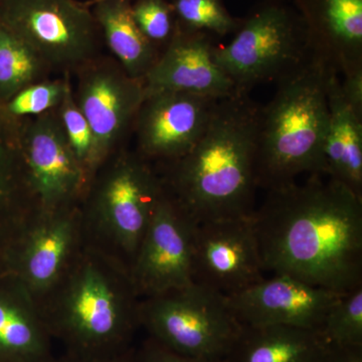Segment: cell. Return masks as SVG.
Wrapping results in <instances>:
<instances>
[{"label": "cell", "instance_id": "cell-1", "mask_svg": "<svg viewBox=\"0 0 362 362\" xmlns=\"http://www.w3.org/2000/svg\"><path fill=\"white\" fill-rule=\"evenodd\" d=\"M252 223L266 272L337 293L362 285V199L342 183L311 175L268 190Z\"/></svg>", "mask_w": 362, "mask_h": 362}, {"label": "cell", "instance_id": "cell-2", "mask_svg": "<svg viewBox=\"0 0 362 362\" xmlns=\"http://www.w3.org/2000/svg\"><path fill=\"white\" fill-rule=\"evenodd\" d=\"M259 108L250 93L218 100L194 148L156 166L166 194L195 225L250 218L256 211Z\"/></svg>", "mask_w": 362, "mask_h": 362}, {"label": "cell", "instance_id": "cell-3", "mask_svg": "<svg viewBox=\"0 0 362 362\" xmlns=\"http://www.w3.org/2000/svg\"><path fill=\"white\" fill-rule=\"evenodd\" d=\"M139 302L129 272L84 246L61 283L40 304L47 330L64 356L106 358L133 347Z\"/></svg>", "mask_w": 362, "mask_h": 362}, {"label": "cell", "instance_id": "cell-4", "mask_svg": "<svg viewBox=\"0 0 362 362\" xmlns=\"http://www.w3.org/2000/svg\"><path fill=\"white\" fill-rule=\"evenodd\" d=\"M331 69L314 57L277 83L275 95L261 106L257 138V183L272 190L298 176L322 175L327 133V80Z\"/></svg>", "mask_w": 362, "mask_h": 362}, {"label": "cell", "instance_id": "cell-5", "mask_svg": "<svg viewBox=\"0 0 362 362\" xmlns=\"http://www.w3.org/2000/svg\"><path fill=\"white\" fill-rule=\"evenodd\" d=\"M163 195L156 166L119 149L98 168L81 202L85 246L129 272Z\"/></svg>", "mask_w": 362, "mask_h": 362}, {"label": "cell", "instance_id": "cell-6", "mask_svg": "<svg viewBox=\"0 0 362 362\" xmlns=\"http://www.w3.org/2000/svg\"><path fill=\"white\" fill-rule=\"evenodd\" d=\"M139 323L162 346L207 361L225 359L244 329L226 296L194 283L140 299Z\"/></svg>", "mask_w": 362, "mask_h": 362}, {"label": "cell", "instance_id": "cell-7", "mask_svg": "<svg viewBox=\"0 0 362 362\" xmlns=\"http://www.w3.org/2000/svg\"><path fill=\"white\" fill-rule=\"evenodd\" d=\"M0 23L63 76L101 56L96 20L75 0H0Z\"/></svg>", "mask_w": 362, "mask_h": 362}, {"label": "cell", "instance_id": "cell-8", "mask_svg": "<svg viewBox=\"0 0 362 362\" xmlns=\"http://www.w3.org/2000/svg\"><path fill=\"white\" fill-rule=\"evenodd\" d=\"M314 58L308 35L284 11L267 8L238 32L232 42L216 47V59L239 93L277 83Z\"/></svg>", "mask_w": 362, "mask_h": 362}, {"label": "cell", "instance_id": "cell-9", "mask_svg": "<svg viewBox=\"0 0 362 362\" xmlns=\"http://www.w3.org/2000/svg\"><path fill=\"white\" fill-rule=\"evenodd\" d=\"M18 140L28 185L40 211L81 204L90 181L69 143L58 108L21 119Z\"/></svg>", "mask_w": 362, "mask_h": 362}, {"label": "cell", "instance_id": "cell-10", "mask_svg": "<svg viewBox=\"0 0 362 362\" xmlns=\"http://www.w3.org/2000/svg\"><path fill=\"white\" fill-rule=\"evenodd\" d=\"M76 104L89 123L95 141L97 170L123 148L145 99L143 80L128 75L115 59L99 56L76 71Z\"/></svg>", "mask_w": 362, "mask_h": 362}, {"label": "cell", "instance_id": "cell-11", "mask_svg": "<svg viewBox=\"0 0 362 362\" xmlns=\"http://www.w3.org/2000/svg\"><path fill=\"white\" fill-rule=\"evenodd\" d=\"M84 246L81 204L40 211L16 243L6 272L20 281L40 306L65 277Z\"/></svg>", "mask_w": 362, "mask_h": 362}, {"label": "cell", "instance_id": "cell-12", "mask_svg": "<svg viewBox=\"0 0 362 362\" xmlns=\"http://www.w3.org/2000/svg\"><path fill=\"white\" fill-rule=\"evenodd\" d=\"M265 272L252 216L194 226V284L228 297L263 280Z\"/></svg>", "mask_w": 362, "mask_h": 362}, {"label": "cell", "instance_id": "cell-13", "mask_svg": "<svg viewBox=\"0 0 362 362\" xmlns=\"http://www.w3.org/2000/svg\"><path fill=\"white\" fill-rule=\"evenodd\" d=\"M194 226L164 190L129 271L140 299L194 283Z\"/></svg>", "mask_w": 362, "mask_h": 362}, {"label": "cell", "instance_id": "cell-14", "mask_svg": "<svg viewBox=\"0 0 362 362\" xmlns=\"http://www.w3.org/2000/svg\"><path fill=\"white\" fill-rule=\"evenodd\" d=\"M218 100L181 92L145 96L136 117V152L156 166L194 148L211 121Z\"/></svg>", "mask_w": 362, "mask_h": 362}, {"label": "cell", "instance_id": "cell-15", "mask_svg": "<svg viewBox=\"0 0 362 362\" xmlns=\"http://www.w3.org/2000/svg\"><path fill=\"white\" fill-rule=\"evenodd\" d=\"M342 294L287 274H274L226 300L244 326H287L319 331L326 314Z\"/></svg>", "mask_w": 362, "mask_h": 362}, {"label": "cell", "instance_id": "cell-16", "mask_svg": "<svg viewBox=\"0 0 362 362\" xmlns=\"http://www.w3.org/2000/svg\"><path fill=\"white\" fill-rule=\"evenodd\" d=\"M216 49L199 30L175 33L143 78L145 96L181 92L225 99L239 93L216 62Z\"/></svg>", "mask_w": 362, "mask_h": 362}, {"label": "cell", "instance_id": "cell-17", "mask_svg": "<svg viewBox=\"0 0 362 362\" xmlns=\"http://www.w3.org/2000/svg\"><path fill=\"white\" fill-rule=\"evenodd\" d=\"M39 305L9 272L0 273V362H56Z\"/></svg>", "mask_w": 362, "mask_h": 362}, {"label": "cell", "instance_id": "cell-18", "mask_svg": "<svg viewBox=\"0 0 362 362\" xmlns=\"http://www.w3.org/2000/svg\"><path fill=\"white\" fill-rule=\"evenodd\" d=\"M18 128L20 120L0 106V272L40 211L21 158Z\"/></svg>", "mask_w": 362, "mask_h": 362}, {"label": "cell", "instance_id": "cell-19", "mask_svg": "<svg viewBox=\"0 0 362 362\" xmlns=\"http://www.w3.org/2000/svg\"><path fill=\"white\" fill-rule=\"evenodd\" d=\"M329 118L322 154V175L342 183L362 199V117L343 94L341 80L330 70L327 80Z\"/></svg>", "mask_w": 362, "mask_h": 362}, {"label": "cell", "instance_id": "cell-20", "mask_svg": "<svg viewBox=\"0 0 362 362\" xmlns=\"http://www.w3.org/2000/svg\"><path fill=\"white\" fill-rule=\"evenodd\" d=\"M330 345L317 330L244 326L226 362H324Z\"/></svg>", "mask_w": 362, "mask_h": 362}, {"label": "cell", "instance_id": "cell-21", "mask_svg": "<svg viewBox=\"0 0 362 362\" xmlns=\"http://www.w3.org/2000/svg\"><path fill=\"white\" fill-rule=\"evenodd\" d=\"M95 20L114 59L128 75L143 80L160 52L140 30L127 0H97Z\"/></svg>", "mask_w": 362, "mask_h": 362}, {"label": "cell", "instance_id": "cell-22", "mask_svg": "<svg viewBox=\"0 0 362 362\" xmlns=\"http://www.w3.org/2000/svg\"><path fill=\"white\" fill-rule=\"evenodd\" d=\"M52 71L35 52L0 23V105Z\"/></svg>", "mask_w": 362, "mask_h": 362}, {"label": "cell", "instance_id": "cell-23", "mask_svg": "<svg viewBox=\"0 0 362 362\" xmlns=\"http://www.w3.org/2000/svg\"><path fill=\"white\" fill-rule=\"evenodd\" d=\"M319 332L331 346H362V285L338 298Z\"/></svg>", "mask_w": 362, "mask_h": 362}, {"label": "cell", "instance_id": "cell-24", "mask_svg": "<svg viewBox=\"0 0 362 362\" xmlns=\"http://www.w3.org/2000/svg\"><path fill=\"white\" fill-rule=\"evenodd\" d=\"M70 82L69 74L57 80L47 78L28 86L0 106L6 116L16 120L42 115L58 108Z\"/></svg>", "mask_w": 362, "mask_h": 362}, {"label": "cell", "instance_id": "cell-25", "mask_svg": "<svg viewBox=\"0 0 362 362\" xmlns=\"http://www.w3.org/2000/svg\"><path fill=\"white\" fill-rule=\"evenodd\" d=\"M58 112L71 149L90 181L97 171L94 137L89 123L76 104L71 82Z\"/></svg>", "mask_w": 362, "mask_h": 362}, {"label": "cell", "instance_id": "cell-26", "mask_svg": "<svg viewBox=\"0 0 362 362\" xmlns=\"http://www.w3.org/2000/svg\"><path fill=\"white\" fill-rule=\"evenodd\" d=\"M175 9L190 30L225 35L235 25L218 0H176Z\"/></svg>", "mask_w": 362, "mask_h": 362}, {"label": "cell", "instance_id": "cell-27", "mask_svg": "<svg viewBox=\"0 0 362 362\" xmlns=\"http://www.w3.org/2000/svg\"><path fill=\"white\" fill-rule=\"evenodd\" d=\"M132 11L140 30L156 47L173 39L170 11L163 0H140Z\"/></svg>", "mask_w": 362, "mask_h": 362}, {"label": "cell", "instance_id": "cell-28", "mask_svg": "<svg viewBox=\"0 0 362 362\" xmlns=\"http://www.w3.org/2000/svg\"><path fill=\"white\" fill-rule=\"evenodd\" d=\"M134 362H226L223 361H207L181 356L162 346L156 340L147 337L138 347H134Z\"/></svg>", "mask_w": 362, "mask_h": 362}, {"label": "cell", "instance_id": "cell-29", "mask_svg": "<svg viewBox=\"0 0 362 362\" xmlns=\"http://www.w3.org/2000/svg\"><path fill=\"white\" fill-rule=\"evenodd\" d=\"M343 94L357 115L362 117V73L340 78Z\"/></svg>", "mask_w": 362, "mask_h": 362}, {"label": "cell", "instance_id": "cell-30", "mask_svg": "<svg viewBox=\"0 0 362 362\" xmlns=\"http://www.w3.org/2000/svg\"><path fill=\"white\" fill-rule=\"evenodd\" d=\"M324 362H362V346H331Z\"/></svg>", "mask_w": 362, "mask_h": 362}, {"label": "cell", "instance_id": "cell-31", "mask_svg": "<svg viewBox=\"0 0 362 362\" xmlns=\"http://www.w3.org/2000/svg\"><path fill=\"white\" fill-rule=\"evenodd\" d=\"M133 354H134V346L118 356L106 357V358L78 359L62 354L61 356L57 357L56 362H134Z\"/></svg>", "mask_w": 362, "mask_h": 362}]
</instances>
